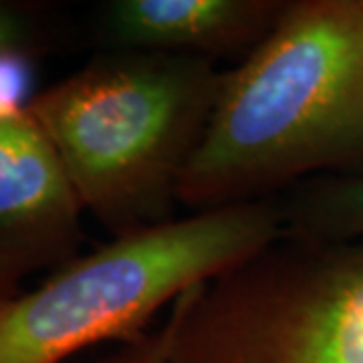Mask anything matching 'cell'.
<instances>
[{"mask_svg":"<svg viewBox=\"0 0 363 363\" xmlns=\"http://www.w3.org/2000/svg\"><path fill=\"white\" fill-rule=\"evenodd\" d=\"M363 169V0H293L224 73L178 204L206 212Z\"/></svg>","mask_w":363,"mask_h":363,"instance_id":"obj_1","label":"cell"},{"mask_svg":"<svg viewBox=\"0 0 363 363\" xmlns=\"http://www.w3.org/2000/svg\"><path fill=\"white\" fill-rule=\"evenodd\" d=\"M283 0H113L99 18L111 51L168 52L216 61L252 51L285 11Z\"/></svg>","mask_w":363,"mask_h":363,"instance_id":"obj_6","label":"cell"},{"mask_svg":"<svg viewBox=\"0 0 363 363\" xmlns=\"http://www.w3.org/2000/svg\"><path fill=\"white\" fill-rule=\"evenodd\" d=\"M283 236L277 198L192 212L77 255L0 309V363H61L130 343L152 317Z\"/></svg>","mask_w":363,"mask_h":363,"instance_id":"obj_3","label":"cell"},{"mask_svg":"<svg viewBox=\"0 0 363 363\" xmlns=\"http://www.w3.org/2000/svg\"><path fill=\"white\" fill-rule=\"evenodd\" d=\"M49 40V26L40 11L0 0V61L35 59Z\"/></svg>","mask_w":363,"mask_h":363,"instance_id":"obj_8","label":"cell"},{"mask_svg":"<svg viewBox=\"0 0 363 363\" xmlns=\"http://www.w3.org/2000/svg\"><path fill=\"white\" fill-rule=\"evenodd\" d=\"M23 279H25L23 274H18L13 267H9L6 262L0 260V309H4L13 298L23 293V289H21Z\"/></svg>","mask_w":363,"mask_h":363,"instance_id":"obj_10","label":"cell"},{"mask_svg":"<svg viewBox=\"0 0 363 363\" xmlns=\"http://www.w3.org/2000/svg\"><path fill=\"white\" fill-rule=\"evenodd\" d=\"M101 363H168V327L143 333L130 343H121L116 353Z\"/></svg>","mask_w":363,"mask_h":363,"instance_id":"obj_9","label":"cell"},{"mask_svg":"<svg viewBox=\"0 0 363 363\" xmlns=\"http://www.w3.org/2000/svg\"><path fill=\"white\" fill-rule=\"evenodd\" d=\"M83 206L49 135L25 107L0 104V260L23 277L59 269L83 240Z\"/></svg>","mask_w":363,"mask_h":363,"instance_id":"obj_5","label":"cell"},{"mask_svg":"<svg viewBox=\"0 0 363 363\" xmlns=\"http://www.w3.org/2000/svg\"><path fill=\"white\" fill-rule=\"evenodd\" d=\"M277 200L285 236L323 242L363 240V169L301 182Z\"/></svg>","mask_w":363,"mask_h":363,"instance_id":"obj_7","label":"cell"},{"mask_svg":"<svg viewBox=\"0 0 363 363\" xmlns=\"http://www.w3.org/2000/svg\"><path fill=\"white\" fill-rule=\"evenodd\" d=\"M224 73L198 57L109 51L35 93L26 109L55 145L83 212L117 238L174 220Z\"/></svg>","mask_w":363,"mask_h":363,"instance_id":"obj_2","label":"cell"},{"mask_svg":"<svg viewBox=\"0 0 363 363\" xmlns=\"http://www.w3.org/2000/svg\"><path fill=\"white\" fill-rule=\"evenodd\" d=\"M168 363H363V240L279 236L174 301Z\"/></svg>","mask_w":363,"mask_h":363,"instance_id":"obj_4","label":"cell"}]
</instances>
